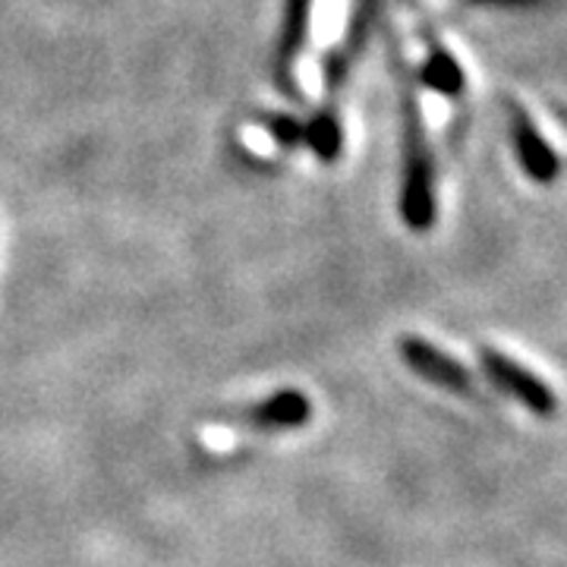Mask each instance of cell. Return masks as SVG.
<instances>
[{
  "label": "cell",
  "mask_w": 567,
  "mask_h": 567,
  "mask_svg": "<svg viewBox=\"0 0 567 567\" xmlns=\"http://www.w3.org/2000/svg\"><path fill=\"white\" fill-rule=\"evenodd\" d=\"M401 114H404L401 218L410 230H429L435 224V167H432V148L423 126V111L406 76H401Z\"/></svg>",
  "instance_id": "6da1fadb"
},
{
  "label": "cell",
  "mask_w": 567,
  "mask_h": 567,
  "mask_svg": "<svg viewBox=\"0 0 567 567\" xmlns=\"http://www.w3.org/2000/svg\"><path fill=\"white\" fill-rule=\"evenodd\" d=\"M480 363H483V372L492 379V385L505 391L507 398H514L517 404H524L529 413H536L543 420L555 416V410H558L555 391L536 372H529L527 365H520L514 357H507L495 347L480 350Z\"/></svg>",
  "instance_id": "7a4b0ae2"
},
{
  "label": "cell",
  "mask_w": 567,
  "mask_h": 567,
  "mask_svg": "<svg viewBox=\"0 0 567 567\" xmlns=\"http://www.w3.org/2000/svg\"><path fill=\"white\" fill-rule=\"evenodd\" d=\"M398 353L404 365L420 375L429 385L445 388L454 394H470L473 391V375L461 360H454L451 353H445L442 347H435L432 341H425L420 334H401L398 338Z\"/></svg>",
  "instance_id": "3957f363"
},
{
  "label": "cell",
  "mask_w": 567,
  "mask_h": 567,
  "mask_svg": "<svg viewBox=\"0 0 567 567\" xmlns=\"http://www.w3.org/2000/svg\"><path fill=\"white\" fill-rule=\"evenodd\" d=\"M309 420H312V401L297 388H281L259 404L244 406V410L224 416V423L244 425L249 432H262V435L290 432V429L306 425Z\"/></svg>",
  "instance_id": "277c9868"
},
{
  "label": "cell",
  "mask_w": 567,
  "mask_h": 567,
  "mask_svg": "<svg viewBox=\"0 0 567 567\" xmlns=\"http://www.w3.org/2000/svg\"><path fill=\"white\" fill-rule=\"evenodd\" d=\"M309 29H312V0H287V13H284L281 41H278V70L275 80L287 99L300 102V82H297V61L306 51L309 41Z\"/></svg>",
  "instance_id": "5b68a950"
},
{
  "label": "cell",
  "mask_w": 567,
  "mask_h": 567,
  "mask_svg": "<svg viewBox=\"0 0 567 567\" xmlns=\"http://www.w3.org/2000/svg\"><path fill=\"white\" fill-rule=\"evenodd\" d=\"M514 148H517L524 171L536 183H551L558 177V171H561L558 155L551 152V145L543 140V133L536 130V123L529 121V114L524 111L514 114Z\"/></svg>",
  "instance_id": "8992f818"
},
{
  "label": "cell",
  "mask_w": 567,
  "mask_h": 567,
  "mask_svg": "<svg viewBox=\"0 0 567 567\" xmlns=\"http://www.w3.org/2000/svg\"><path fill=\"white\" fill-rule=\"evenodd\" d=\"M425 32V66H423V80L435 89V92H442L447 99H457L461 92H464V70H461V63L454 54H447L445 44L435 39L429 29Z\"/></svg>",
  "instance_id": "52a82bcc"
},
{
  "label": "cell",
  "mask_w": 567,
  "mask_h": 567,
  "mask_svg": "<svg viewBox=\"0 0 567 567\" xmlns=\"http://www.w3.org/2000/svg\"><path fill=\"white\" fill-rule=\"evenodd\" d=\"M306 145L322 158V162H334L341 155L344 145V130H341V117H338V102L324 99V104L316 111V117L306 123Z\"/></svg>",
  "instance_id": "ba28073f"
},
{
  "label": "cell",
  "mask_w": 567,
  "mask_h": 567,
  "mask_svg": "<svg viewBox=\"0 0 567 567\" xmlns=\"http://www.w3.org/2000/svg\"><path fill=\"white\" fill-rule=\"evenodd\" d=\"M265 126H268V133L281 142V145H287V148H293V145H300V142L306 140V123L297 121V117L268 114V117H265Z\"/></svg>",
  "instance_id": "9c48e42d"
}]
</instances>
